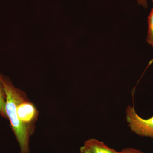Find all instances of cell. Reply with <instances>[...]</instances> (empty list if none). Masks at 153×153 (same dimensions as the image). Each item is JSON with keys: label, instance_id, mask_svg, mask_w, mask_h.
<instances>
[{"label": "cell", "instance_id": "1", "mask_svg": "<svg viewBox=\"0 0 153 153\" xmlns=\"http://www.w3.org/2000/svg\"><path fill=\"white\" fill-rule=\"evenodd\" d=\"M0 80L6 94L7 119L19 143L20 153H30V138L38 120V110L26 93L16 87L8 76L0 73Z\"/></svg>", "mask_w": 153, "mask_h": 153}, {"label": "cell", "instance_id": "2", "mask_svg": "<svg viewBox=\"0 0 153 153\" xmlns=\"http://www.w3.org/2000/svg\"><path fill=\"white\" fill-rule=\"evenodd\" d=\"M126 119L132 131L140 136L153 139V116L143 118L137 114L134 106L129 105L126 109Z\"/></svg>", "mask_w": 153, "mask_h": 153}, {"label": "cell", "instance_id": "3", "mask_svg": "<svg viewBox=\"0 0 153 153\" xmlns=\"http://www.w3.org/2000/svg\"><path fill=\"white\" fill-rule=\"evenodd\" d=\"M83 146L91 153H120V152L109 147L104 143L95 139L87 140Z\"/></svg>", "mask_w": 153, "mask_h": 153}, {"label": "cell", "instance_id": "4", "mask_svg": "<svg viewBox=\"0 0 153 153\" xmlns=\"http://www.w3.org/2000/svg\"><path fill=\"white\" fill-rule=\"evenodd\" d=\"M148 30L146 41L153 47V8L148 17Z\"/></svg>", "mask_w": 153, "mask_h": 153}, {"label": "cell", "instance_id": "5", "mask_svg": "<svg viewBox=\"0 0 153 153\" xmlns=\"http://www.w3.org/2000/svg\"><path fill=\"white\" fill-rule=\"evenodd\" d=\"M6 94L4 86L0 80V116L7 119L5 112Z\"/></svg>", "mask_w": 153, "mask_h": 153}, {"label": "cell", "instance_id": "6", "mask_svg": "<svg viewBox=\"0 0 153 153\" xmlns=\"http://www.w3.org/2000/svg\"><path fill=\"white\" fill-rule=\"evenodd\" d=\"M120 153H144L142 151L132 148H126L123 149Z\"/></svg>", "mask_w": 153, "mask_h": 153}, {"label": "cell", "instance_id": "7", "mask_svg": "<svg viewBox=\"0 0 153 153\" xmlns=\"http://www.w3.org/2000/svg\"><path fill=\"white\" fill-rule=\"evenodd\" d=\"M138 4L142 6L145 8H147L148 7V3L146 0H137Z\"/></svg>", "mask_w": 153, "mask_h": 153}, {"label": "cell", "instance_id": "8", "mask_svg": "<svg viewBox=\"0 0 153 153\" xmlns=\"http://www.w3.org/2000/svg\"><path fill=\"white\" fill-rule=\"evenodd\" d=\"M80 153H91L87 148H85L84 146L80 148Z\"/></svg>", "mask_w": 153, "mask_h": 153}]
</instances>
